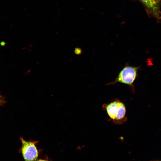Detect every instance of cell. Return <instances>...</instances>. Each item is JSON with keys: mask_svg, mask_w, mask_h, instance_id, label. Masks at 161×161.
I'll return each instance as SVG.
<instances>
[{"mask_svg": "<svg viewBox=\"0 0 161 161\" xmlns=\"http://www.w3.org/2000/svg\"><path fill=\"white\" fill-rule=\"evenodd\" d=\"M21 142V151L25 161H36L38 152L36 146L37 141H26L20 138Z\"/></svg>", "mask_w": 161, "mask_h": 161, "instance_id": "obj_3", "label": "cell"}, {"mask_svg": "<svg viewBox=\"0 0 161 161\" xmlns=\"http://www.w3.org/2000/svg\"><path fill=\"white\" fill-rule=\"evenodd\" d=\"M4 103V100L2 96L0 95V105H1Z\"/></svg>", "mask_w": 161, "mask_h": 161, "instance_id": "obj_6", "label": "cell"}, {"mask_svg": "<svg viewBox=\"0 0 161 161\" xmlns=\"http://www.w3.org/2000/svg\"><path fill=\"white\" fill-rule=\"evenodd\" d=\"M139 67H134L129 65H126L119 72L114 81L107 83L106 85H112L120 83L132 87L136 78Z\"/></svg>", "mask_w": 161, "mask_h": 161, "instance_id": "obj_2", "label": "cell"}, {"mask_svg": "<svg viewBox=\"0 0 161 161\" xmlns=\"http://www.w3.org/2000/svg\"><path fill=\"white\" fill-rule=\"evenodd\" d=\"M140 0L145 4L149 12L157 18H160L159 0Z\"/></svg>", "mask_w": 161, "mask_h": 161, "instance_id": "obj_4", "label": "cell"}, {"mask_svg": "<svg viewBox=\"0 0 161 161\" xmlns=\"http://www.w3.org/2000/svg\"><path fill=\"white\" fill-rule=\"evenodd\" d=\"M75 53L77 55H80L82 53V50L80 48H75Z\"/></svg>", "mask_w": 161, "mask_h": 161, "instance_id": "obj_5", "label": "cell"}, {"mask_svg": "<svg viewBox=\"0 0 161 161\" xmlns=\"http://www.w3.org/2000/svg\"></svg>", "mask_w": 161, "mask_h": 161, "instance_id": "obj_8", "label": "cell"}, {"mask_svg": "<svg viewBox=\"0 0 161 161\" xmlns=\"http://www.w3.org/2000/svg\"><path fill=\"white\" fill-rule=\"evenodd\" d=\"M102 109L106 111L109 118L115 124H123L127 120L126 109L123 102L116 99L108 104H104Z\"/></svg>", "mask_w": 161, "mask_h": 161, "instance_id": "obj_1", "label": "cell"}, {"mask_svg": "<svg viewBox=\"0 0 161 161\" xmlns=\"http://www.w3.org/2000/svg\"><path fill=\"white\" fill-rule=\"evenodd\" d=\"M36 161H48V160H42V159H39L38 160H37Z\"/></svg>", "mask_w": 161, "mask_h": 161, "instance_id": "obj_7", "label": "cell"}]
</instances>
